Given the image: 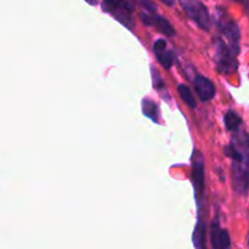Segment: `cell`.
I'll return each instance as SVG.
<instances>
[{"label": "cell", "instance_id": "cell-1", "mask_svg": "<svg viewBox=\"0 0 249 249\" xmlns=\"http://www.w3.org/2000/svg\"><path fill=\"white\" fill-rule=\"evenodd\" d=\"M216 26L220 31L221 36L226 38L228 44L233 55L237 56L240 53V40H241V29L236 21H233L232 17L229 16L228 12L223 9H218L216 14Z\"/></svg>", "mask_w": 249, "mask_h": 249}, {"label": "cell", "instance_id": "cell-2", "mask_svg": "<svg viewBox=\"0 0 249 249\" xmlns=\"http://www.w3.org/2000/svg\"><path fill=\"white\" fill-rule=\"evenodd\" d=\"M102 11L113 16L119 23L128 29H134L133 12L135 5L131 0H102Z\"/></svg>", "mask_w": 249, "mask_h": 249}, {"label": "cell", "instance_id": "cell-3", "mask_svg": "<svg viewBox=\"0 0 249 249\" xmlns=\"http://www.w3.org/2000/svg\"><path fill=\"white\" fill-rule=\"evenodd\" d=\"M214 61H215L216 70L223 74H231L237 70V58L232 51L229 49L223 38H216L214 44Z\"/></svg>", "mask_w": 249, "mask_h": 249}, {"label": "cell", "instance_id": "cell-4", "mask_svg": "<svg viewBox=\"0 0 249 249\" xmlns=\"http://www.w3.org/2000/svg\"><path fill=\"white\" fill-rule=\"evenodd\" d=\"M180 5L190 19L203 31H211L212 18L208 9L201 0H180Z\"/></svg>", "mask_w": 249, "mask_h": 249}, {"label": "cell", "instance_id": "cell-5", "mask_svg": "<svg viewBox=\"0 0 249 249\" xmlns=\"http://www.w3.org/2000/svg\"><path fill=\"white\" fill-rule=\"evenodd\" d=\"M191 180L194 184L196 199L198 202L199 197L202 199L204 192V160L203 155L197 150L194 151V156H192Z\"/></svg>", "mask_w": 249, "mask_h": 249}, {"label": "cell", "instance_id": "cell-6", "mask_svg": "<svg viewBox=\"0 0 249 249\" xmlns=\"http://www.w3.org/2000/svg\"><path fill=\"white\" fill-rule=\"evenodd\" d=\"M140 19L146 24V26L153 27L157 29L158 32L163 33L167 36H173L175 34L174 28L170 24V22L163 16L158 15L157 12L155 14H148V12H141Z\"/></svg>", "mask_w": 249, "mask_h": 249}, {"label": "cell", "instance_id": "cell-7", "mask_svg": "<svg viewBox=\"0 0 249 249\" xmlns=\"http://www.w3.org/2000/svg\"><path fill=\"white\" fill-rule=\"evenodd\" d=\"M233 189L238 195H246L248 191V164L233 163L232 165Z\"/></svg>", "mask_w": 249, "mask_h": 249}, {"label": "cell", "instance_id": "cell-8", "mask_svg": "<svg viewBox=\"0 0 249 249\" xmlns=\"http://www.w3.org/2000/svg\"><path fill=\"white\" fill-rule=\"evenodd\" d=\"M153 53H155L156 58L158 62L164 68L169 70L173 66L175 60L174 51L168 48V44L164 39H158L153 44Z\"/></svg>", "mask_w": 249, "mask_h": 249}, {"label": "cell", "instance_id": "cell-9", "mask_svg": "<svg viewBox=\"0 0 249 249\" xmlns=\"http://www.w3.org/2000/svg\"><path fill=\"white\" fill-rule=\"evenodd\" d=\"M194 85L201 101H211L215 96L216 90L214 83L204 75H196V78L194 79Z\"/></svg>", "mask_w": 249, "mask_h": 249}, {"label": "cell", "instance_id": "cell-10", "mask_svg": "<svg viewBox=\"0 0 249 249\" xmlns=\"http://www.w3.org/2000/svg\"><path fill=\"white\" fill-rule=\"evenodd\" d=\"M212 246L214 249H230V235L226 230L220 228L218 219H215L211 232Z\"/></svg>", "mask_w": 249, "mask_h": 249}, {"label": "cell", "instance_id": "cell-11", "mask_svg": "<svg viewBox=\"0 0 249 249\" xmlns=\"http://www.w3.org/2000/svg\"><path fill=\"white\" fill-rule=\"evenodd\" d=\"M142 112L147 118H150L151 121H153L155 123H160V107L158 105L156 104L155 101L150 99H145L142 100Z\"/></svg>", "mask_w": 249, "mask_h": 249}, {"label": "cell", "instance_id": "cell-12", "mask_svg": "<svg viewBox=\"0 0 249 249\" xmlns=\"http://www.w3.org/2000/svg\"><path fill=\"white\" fill-rule=\"evenodd\" d=\"M224 122H225L226 129L229 131H238L242 124V118L236 113L232 109H229L224 117Z\"/></svg>", "mask_w": 249, "mask_h": 249}, {"label": "cell", "instance_id": "cell-13", "mask_svg": "<svg viewBox=\"0 0 249 249\" xmlns=\"http://www.w3.org/2000/svg\"><path fill=\"white\" fill-rule=\"evenodd\" d=\"M194 245L196 249H204V241H206V226L202 220H198L194 232Z\"/></svg>", "mask_w": 249, "mask_h": 249}, {"label": "cell", "instance_id": "cell-14", "mask_svg": "<svg viewBox=\"0 0 249 249\" xmlns=\"http://www.w3.org/2000/svg\"><path fill=\"white\" fill-rule=\"evenodd\" d=\"M178 92H179V96L181 97V100L186 104L187 107H190V108H195L196 107V100H195V96L192 95L191 89L187 85L180 84L178 87Z\"/></svg>", "mask_w": 249, "mask_h": 249}, {"label": "cell", "instance_id": "cell-15", "mask_svg": "<svg viewBox=\"0 0 249 249\" xmlns=\"http://www.w3.org/2000/svg\"><path fill=\"white\" fill-rule=\"evenodd\" d=\"M151 72L153 73V85H155L156 89H160V88H163V80L160 78V74H158L157 71L155 70V68H151Z\"/></svg>", "mask_w": 249, "mask_h": 249}, {"label": "cell", "instance_id": "cell-16", "mask_svg": "<svg viewBox=\"0 0 249 249\" xmlns=\"http://www.w3.org/2000/svg\"><path fill=\"white\" fill-rule=\"evenodd\" d=\"M160 1L167 5V6H174L175 4V0H160Z\"/></svg>", "mask_w": 249, "mask_h": 249}, {"label": "cell", "instance_id": "cell-17", "mask_svg": "<svg viewBox=\"0 0 249 249\" xmlns=\"http://www.w3.org/2000/svg\"><path fill=\"white\" fill-rule=\"evenodd\" d=\"M85 1L89 5H91V6H95V5L99 4V0H85Z\"/></svg>", "mask_w": 249, "mask_h": 249}, {"label": "cell", "instance_id": "cell-18", "mask_svg": "<svg viewBox=\"0 0 249 249\" xmlns=\"http://www.w3.org/2000/svg\"><path fill=\"white\" fill-rule=\"evenodd\" d=\"M230 249H231V248H230Z\"/></svg>", "mask_w": 249, "mask_h": 249}]
</instances>
